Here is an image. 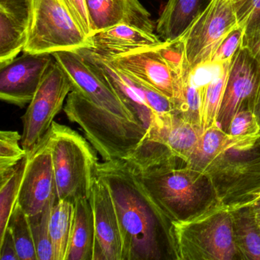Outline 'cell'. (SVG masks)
I'll return each instance as SVG.
<instances>
[{"label": "cell", "mask_w": 260, "mask_h": 260, "mask_svg": "<svg viewBox=\"0 0 260 260\" xmlns=\"http://www.w3.org/2000/svg\"><path fill=\"white\" fill-rule=\"evenodd\" d=\"M95 176L109 188L119 220L122 260L174 259L172 221L124 159L98 162Z\"/></svg>", "instance_id": "1"}, {"label": "cell", "mask_w": 260, "mask_h": 260, "mask_svg": "<svg viewBox=\"0 0 260 260\" xmlns=\"http://www.w3.org/2000/svg\"><path fill=\"white\" fill-rule=\"evenodd\" d=\"M138 175L172 222L191 218L220 201L209 176L183 160Z\"/></svg>", "instance_id": "2"}, {"label": "cell", "mask_w": 260, "mask_h": 260, "mask_svg": "<svg viewBox=\"0 0 260 260\" xmlns=\"http://www.w3.org/2000/svg\"><path fill=\"white\" fill-rule=\"evenodd\" d=\"M176 260H243L234 235L231 209L220 201L191 218L172 222Z\"/></svg>", "instance_id": "3"}, {"label": "cell", "mask_w": 260, "mask_h": 260, "mask_svg": "<svg viewBox=\"0 0 260 260\" xmlns=\"http://www.w3.org/2000/svg\"><path fill=\"white\" fill-rule=\"evenodd\" d=\"M57 186V200L89 199L99 162L95 149L85 137L54 121L48 133Z\"/></svg>", "instance_id": "4"}, {"label": "cell", "mask_w": 260, "mask_h": 260, "mask_svg": "<svg viewBox=\"0 0 260 260\" xmlns=\"http://www.w3.org/2000/svg\"><path fill=\"white\" fill-rule=\"evenodd\" d=\"M52 54L68 76L71 91L77 92L70 99L73 111L81 115L101 112L111 118L144 127L104 77L78 51H58Z\"/></svg>", "instance_id": "5"}, {"label": "cell", "mask_w": 260, "mask_h": 260, "mask_svg": "<svg viewBox=\"0 0 260 260\" xmlns=\"http://www.w3.org/2000/svg\"><path fill=\"white\" fill-rule=\"evenodd\" d=\"M90 48L86 36L63 0H34L28 40L23 52L53 54Z\"/></svg>", "instance_id": "6"}, {"label": "cell", "mask_w": 260, "mask_h": 260, "mask_svg": "<svg viewBox=\"0 0 260 260\" xmlns=\"http://www.w3.org/2000/svg\"><path fill=\"white\" fill-rule=\"evenodd\" d=\"M183 54V45L178 40L162 42L157 46L108 59L118 69L128 73L172 101L175 77Z\"/></svg>", "instance_id": "7"}, {"label": "cell", "mask_w": 260, "mask_h": 260, "mask_svg": "<svg viewBox=\"0 0 260 260\" xmlns=\"http://www.w3.org/2000/svg\"><path fill=\"white\" fill-rule=\"evenodd\" d=\"M71 92L68 76L55 61L45 74L25 115L21 144L30 153L39 145L51 129L56 115Z\"/></svg>", "instance_id": "8"}, {"label": "cell", "mask_w": 260, "mask_h": 260, "mask_svg": "<svg viewBox=\"0 0 260 260\" xmlns=\"http://www.w3.org/2000/svg\"><path fill=\"white\" fill-rule=\"evenodd\" d=\"M237 26L232 0H212L180 38L189 68L196 70L208 64L222 41Z\"/></svg>", "instance_id": "9"}, {"label": "cell", "mask_w": 260, "mask_h": 260, "mask_svg": "<svg viewBox=\"0 0 260 260\" xmlns=\"http://www.w3.org/2000/svg\"><path fill=\"white\" fill-rule=\"evenodd\" d=\"M260 82V64L249 48L241 46L230 64L217 124L229 132L234 115L242 109H252Z\"/></svg>", "instance_id": "10"}, {"label": "cell", "mask_w": 260, "mask_h": 260, "mask_svg": "<svg viewBox=\"0 0 260 260\" xmlns=\"http://www.w3.org/2000/svg\"><path fill=\"white\" fill-rule=\"evenodd\" d=\"M55 61L52 54H26L0 67V99L20 108L29 104Z\"/></svg>", "instance_id": "11"}, {"label": "cell", "mask_w": 260, "mask_h": 260, "mask_svg": "<svg viewBox=\"0 0 260 260\" xmlns=\"http://www.w3.org/2000/svg\"><path fill=\"white\" fill-rule=\"evenodd\" d=\"M54 196L57 186L47 134L27 156L17 203L28 216H32L41 212Z\"/></svg>", "instance_id": "12"}, {"label": "cell", "mask_w": 260, "mask_h": 260, "mask_svg": "<svg viewBox=\"0 0 260 260\" xmlns=\"http://www.w3.org/2000/svg\"><path fill=\"white\" fill-rule=\"evenodd\" d=\"M89 202L95 228L92 260H122V239L115 205L107 185L96 176Z\"/></svg>", "instance_id": "13"}, {"label": "cell", "mask_w": 260, "mask_h": 260, "mask_svg": "<svg viewBox=\"0 0 260 260\" xmlns=\"http://www.w3.org/2000/svg\"><path fill=\"white\" fill-rule=\"evenodd\" d=\"M34 0H0V67L23 51L28 40Z\"/></svg>", "instance_id": "14"}, {"label": "cell", "mask_w": 260, "mask_h": 260, "mask_svg": "<svg viewBox=\"0 0 260 260\" xmlns=\"http://www.w3.org/2000/svg\"><path fill=\"white\" fill-rule=\"evenodd\" d=\"M92 36L120 24L155 33L149 12L139 0H86Z\"/></svg>", "instance_id": "15"}, {"label": "cell", "mask_w": 260, "mask_h": 260, "mask_svg": "<svg viewBox=\"0 0 260 260\" xmlns=\"http://www.w3.org/2000/svg\"><path fill=\"white\" fill-rule=\"evenodd\" d=\"M162 42L155 33L120 24L91 36L89 48L100 55L112 58L131 51L157 46Z\"/></svg>", "instance_id": "16"}, {"label": "cell", "mask_w": 260, "mask_h": 260, "mask_svg": "<svg viewBox=\"0 0 260 260\" xmlns=\"http://www.w3.org/2000/svg\"><path fill=\"white\" fill-rule=\"evenodd\" d=\"M256 143L233 136L223 132L218 124L205 129L188 159L187 165L205 173L216 159L230 150H243L255 147Z\"/></svg>", "instance_id": "17"}, {"label": "cell", "mask_w": 260, "mask_h": 260, "mask_svg": "<svg viewBox=\"0 0 260 260\" xmlns=\"http://www.w3.org/2000/svg\"><path fill=\"white\" fill-rule=\"evenodd\" d=\"M212 0H168L156 25L164 42L179 40Z\"/></svg>", "instance_id": "18"}, {"label": "cell", "mask_w": 260, "mask_h": 260, "mask_svg": "<svg viewBox=\"0 0 260 260\" xmlns=\"http://www.w3.org/2000/svg\"><path fill=\"white\" fill-rule=\"evenodd\" d=\"M204 86L205 84H199L194 80L192 71L183 54L175 77L174 95L172 103L175 112L185 121L202 128Z\"/></svg>", "instance_id": "19"}, {"label": "cell", "mask_w": 260, "mask_h": 260, "mask_svg": "<svg viewBox=\"0 0 260 260\" xmlns=\"http://www.w3.org/2000/svg\"><path fill=\"white\" fill-rule=\"evenodd\" d=\"M74 205V219L66 260H92L95 228L89 199H77Z\"/></svg>", "instance_id": "20"}, {"label": "cell", "mask_w": 260, "mask_h": 260, "mask_svg": "<svg viewBox=\"0 0 260 260\" xmlns=\"http://www.w3.org/2000/svg\"><path fill=\"white\" fill-rule=\"evenodd\" d=\"M231 211L236 241L243 260H260V229L253 208L240 207Z\"/></svg>", "instance_id": "21"}, {"label": "cell", "mask_w": 260, "mask_h": 260, "mask_svg": "<svg viewBox=\"0 0 260 260\" xmlns=\"http://www.w3.org/2000/svg\"><path fill=\"white\" fill-rule=\"evenodd\" d=\"M74 202L57 200L53 206L49 229L54 260H66L74 219Z\"/></svg>", "instance_id": "22"}, {"label": "cell", "mask_w": 260, "mask_h": 260, "mask_svg": "<svg viewBox=\"0 0 260 260\" xmlns=\"http://www.w3.org/2000/svg\"><path fill=\"white\" fill-rule=\"evenodd\" d=\"M231 63L219 67L208 83H205L202 103L203 130L216 125L224 94Z\"/></svg>", "instance_id": "23"}, {"label": "cell", "mask_w": 260, "mask_h": 260, "mask_svg": "<svg viewBox=\"0 0 260 260\" xmlns=\"http://www.w3.org/2000/svg\"><path fill=\"white\" fill-rule=\"evenodd\" d=\"M7 229L14 240L19 260H38L28 215L18 203L10 216Z\"/></svg>", "instance_id": "24"}, {"label": "cell", "mask_w": 260, "mask_h": 260, "mask_svg": "<svg viewBox=\"0 0 260 260\" xmlns=\"http://www.w3.org/2000/svg\"><path fill=\"white\" fill-rule=\"evenodd\" d=\"M26 158L27 156L10 176L0 179V240L4 238L10 216L17 204Z\"/></svg>", "instance_id": "25"}, {"label": "cell", "mask_w": 260, "mask_h": 260, "mask_svg": "<svg viewBox=\"0 0 260 260\" xmlns=\"http://www.w3.org/2000/svg\"><path fill=\"white\" fill-rule=\"evenodd\" d=\"M57 201V196H54L41 212L28 216L38 260H54L49 223L53 206Z\"/></svg>", "instance_id": "26"}, {"label": "cell", "mask_w": 260, "mask_h": 260, "mask_svg": "<svg viewBox=\"0 0 260 260\" xmlns=\"http://www.w3.org/2000/svg\"><path fill=\"white\" fill-rule=\"evenodd\" d=\"M22 135L16 131L0 132V177L10 176L28 156L22 144Z\"/></svg>", "instance_id": "27"}, {"label": "cell", "mask_w": 260, "mask_h": 260, "mask_svg": "<svg viewBox=\"0 0 260 260\" xmlns=\"http://www.w3.org/2000/svg\"><path fill=\"white\" fill-rule=\"evenodd\" d=\"M220 201L231 209L260 202V170L225 193Z\"/></svg>", "instance_id": "28"}, {"label": "cell", "mask_w": 260, "mask_h": 260, "mask_svg": "<svg viewBox=\"0 0 260 260\" xmlns=\"http://www.w3.org/2000/svg\"><path fill=\"white\" fill-rule=\"evenodd\" d=\"M237 25L243 29L242 46L260 36V0H246L236 10Z\"/></svg>", "instance_id": "29"}, {"label": "cell", "mask_w": 260, "mask_h": 260, "mask_svg": "<svg viewBox=\"0 0 260 260\" xmlns=\"http://www.w3.org/2000/svg\"><path fill=\"white\" fill-rule=\"evenodd\" d=\"M228 134L258 142L260 138V123L253 111L252 109L239 111L231 121Z\"/></svg>", "instance_id": "30"}, {"label": "cell", "mask_w": 260, "mask_h": 260, "mask_svg": "<svg viewBox=\"0 0 260 260\" xmlns=\"http://www.w3.org/2000/svg\"><path fill=\"white\" fill-rule=\"evenodd\" d=\"M243 34V28L237 25L222 41L211 56L209 63L205 66L220 67L231 63L236 53L242 46Z\"/></svg>", "instance_id": "31"}, {"label": "cell", "mask_w": 260, "mask_h": 260, "mask_svg": "<svg viewBox=\"0 0 260 260\" xmlns=\"http://www.w3.org/2000/svg\"><path fill=\"white\" fill-rule=\"evenodd\" d=\"M68 10L88 38L92 36L86 0H63Z\"/></svg>", "instance_id": "32"}, {"label": "cell", "mask_w": 260, "mask_h": 260, "mask_svg": "<svg viewBox=\"0 0 260 260\" xmlns=\"http://www.w3.org/2000/svg\"><path fill=\"white\" fill-rule=\"evenodd\" d=\"M0 259L19 260L14 240L8 229L6 231L4 238L0 240Z\"/></svg>", "instance_id": "33"}, {"label": "cell", "mask_w": 260, "mask_h": 260, "mask_svg": "<svg viewBox=\"0 0 260 260\" xmlns=\"http://www.w3.org/2000/svg\"><path fill=\"white\" fill-rule=\"evenodd\" d=\"M246 47L249 48L252 55L260 64V36L255 38L252 42H249Z\"/></svg>", "instance_id": "34"}, {"label": "cell", "mask_w": 260, "mask_h": 260, "mask_svg": "<svg viewBox=\"0 0 260 260\" xmlns=\"http://www.w3.org/2000/svg\"><path fill=\"white\" fill-rule=\"evenodd\" d=\"M253 112L260 123V82L258 90H257L256 96H255V103H254Z\"/></svg>", "instance_id": "35"}, {"label": "cell", "mask_w": 260, "mask_h": 260, "mask_svg": "<svg viewBox=\"0 0 260 260\" xmlns=\"http://www.w3.org/2000/svg\"><path fill=\"white\" fill-rule=\"evenodd\" d=\"M253 208L254 212H255V217L258 220H260V202L251 205Z\"/></svg>", "instance_id": "36"}, {"label": "cell", "mask_w": 260, "mask_h": 260, "mask_svg": "<svg viewBox=\"0 0 260 260\" xmlns=\"http://www.w3.org/2000/svg\"><path fill=\"white\" fill-rule=\"evenodd\" d=\"M246 0H232L233 4H234V8H235V10H237V8L240 7L243 3L246 2Z\"/></svg>", "instance_id": "37"}, {"label": "cell", "mask_w": 260, "mask_h": 260, "mask_svg": "<svg viewBox=\"0 0 260 260\" xmlns=\"http://www.w3.org/2000/svg\"><path fill=\"white\" fill-rule=\"evenodd\" d=\"M256 145L260 147V138L258 139V142L256 143Z\"/></svg>", "instance_id": "38"}, {"label": "cell", "mask_w": 260, "mask_h": 260, "mask_svg": "<svg viewBox=\"0 0 260 260\" xmlns=\"http://www.w3.org/2000/svg\"><path fill=\"white\" fill-rule=\"evenodd\" d=\"M257 222H258V226H259L260 229V220H258V219H256Z\"/></svg>", "instance_id": "39"}]
</instances>
